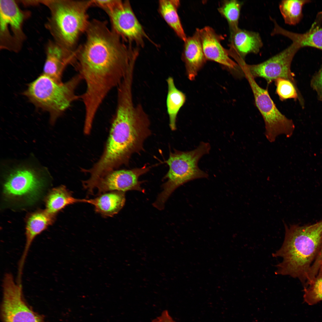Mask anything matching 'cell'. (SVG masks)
<instances>
[{
	"instance_id": "31",
	"label": "cell",
	"mask_w": 322,
	"mask_h": 322,
	"mask_svg": "<svg viewBox=\"0 0 322 322\" xmlns=\"http://www.w3.org/2000/svg\"><path fill=\"white\" fill-rule=\"evenodd\" d=\"M319 271H322V264L321 266L320 267V269H319Z\"/></svg>"
},
{
	"instance_id": "2",
	"label": "cell",
	"mask_w": 322,
	"mask_h": 322,
	"mask_svg": "<svg viewBox=\"0 0 322 322\" xmlns=\"http://www.w3.org/2000/svg\"><path fill=\"white\" fill-rule=\"evenodd\" d=\"M116 110L103 153L99 160L85 172L95 182L129 162L133 154L143 150L151 134L150 121L140 104L134 103L132 89L122 87L117 90Z\"/></svg>"
},
{
	"instance_id": "16",
	"label": "cell",
	"mask_w": 322,
	"mask_h": 322,
	"mask_svg": "<svg viewBox=\"0 0 322 322\" xmlns=\"http://www.w3.org/2000/svg\"><path fill=\"white\" fill-rule=\"evenodd\" d=\"M46 53L42 73L57 82H62L63 72L68 65L73 64L74 55L67 54L54 41H49L46 45Z\"/></svg>"
},
{
	"instance_id": "9",
	"label": "cell",
	"mask_w": 322,
	"mask_h": 322,
	"mask_svg": "<svg viewBox=\"0 0 322 322\" xmlns=\"http://www.w3.org/2000/svg\"><path fill=\"white\" fill-rule=\"evenodd\" d=\"M30 15V12L20 8L16 1H0L1 49L15 52L21 50L26 38L23 25Z\"/></svg>"
},
{
	"instance_id": "3",
	"label": "cell",
	"mask_w": 322,
	"mask_h": 322,
	"mask_svg": "<svg viewBox=\"0 0 322 322\" xmlns=\"http://www.w3.org/2000/svg\"><path fill=\"white\" fill-rule=\"evenodd\" d=\"M284 239L272 256L282 258L276 265V275L297 278L305 285L309 269L322 245V220L313 224L285 225Z\"/></svg>"
},
{
	"instance_id": "6",
	"label": "cell",
	"mask_w": 322,
	"mask_h": 322,
	"mask_svg": "<svg viewBox=\"0 0 322 322\" xmlns=\"http://www.w3.org/2000/svg\"><path fill=\"white\" fill-rule=\"evenodd\" d=\"M210 149L209 143L202 141L193 150H175L170 153L166 161L169 169L164 178L167 180L162 185V191L153 204L155 208L162 209L169 196L181 185L194 179L208 177V174L199 168L198 163L204 155L209 153Z\"/></svg>"
},
{
	"instance_id": "10",
	"label": "cell",
	"mask_w": 322,
	"mask_h": 322,
	"mask_svg": "<svg viewBox=\"0 0 322 322\" xmlns=\"http://www.w3.org/2000/svg\"><path fill=\"white\" fill-rule=\"evenodd\" d=\"M2 284V322H45L43 316L35 312L27 303L22 285L15 281L11 273L5 274Z\"/></svg>"
},
{
	"instance_id": "13",
	"label": "cell",
	"mask_w": 322,
	"mask_h": 322,
	"mask_svg": "<svg viewBox=\"0 0 322 322\" xmlns=\"http://www.w3.org/2000/svg\"><path fill=\"white\" fill-rule=\"evenodd\" d=\"M149 169V167L145 165L142 167L131 170L113 171L97 182L94 186L93 191L95 189L97 190V195L114 191L125 192L134 190L143 192L139 178Z\"/></svg>"
},
{
	"instance_id": "30",
	"label": "cell",
	"mask_w": 322,
	"mask_h": 322,
	"mask_svg": "<svg viewBox=\"0 0 322 322\" xmlns=\"http://www.w3.org/2000/svg\"><path fill=\"white\" fill-rule=\"evenodd\" d=\"M320 254L321 255H322V245L320 251Z\"/></svg>"
},
{
	"instance_id": "5",
	"label": "cell",
	"mask_w": 322,
	"mask_h": 322,
	"mask_svg": "<svg viewBox=\"0 0 322 322\" xmlns=\"http://www.w3.org/2000/svg\"><path fill=\"white\" fill-rule=\"evenodd\" d=\"M82 80L78 73L68 81L60 83L42 73L29 84L24 95L36 107L48 112L50 123L53 124L80 98L76 90Z\"/></svg>"
},
{
	"instance_id": "21",
	"label": "cell",
	"mask_w": 322,
	"mask_h": 322,
	"mask_svg": "<svg viewBox=\"0 0 322 322\" xmlns=\"http://www.w3.org/2000/svg\"><path fill=\"white\" fill-rule=\"evenodd\" d=\"M166 81L168 87L166 99L167 110L170 127L171 130L174 131L177 129L178 114L185 102L186 97L183 93L176 87L172 77H168Z\"/></svg>"
},
{
	"instance_id": "4",
	"label": "cell",
	"mask_w": 322,
	"mask_h": 322,
	"mask_svg": "<svg viewBox=\"0 0 322 322\" xmlns=\"http://www.w3.org/2000/svg\"><path fill=\"white\" fill-rule=\"evenodd\" d=\"M40 3L49 9L50 16L45 24L54 41L64 51L72 54L80 35L89 21L87 11L92 0H43Z\"/></svg>"
},
{
	"instance_id": "25",
	"label": "cell",
	"mask_w": 322,
	"mask_h": 322,
	"mask_svg": "<svg viewBox=\"0 0 322 322\" xmlns=\"http://www.w3.org/2000/svg\"><path fill=\"white\" fill-rule=\"evenodd\" d=\"M243 3L236 0L224 1L218 9L219 12L227 20L230 32L239 28L240 12Z\"/></svg>"
},
{
	"instance_id": "12",
	"label": "cell",
	"mask_w": 322,
	"mask_h": 322,
	"mask_svg": "<svg viewBox=\"0 0 322 322\" xmlns=\"http://www.w3.org/2000/svg\"><path fill=\"white\" fill-rule=\"evenodd\" d=\"M44 181L35 171L26 168L16 169L10 173L3 185V193L8 199L33 201L44 187Z\"/></svg>"
},
{
	"instance_id": "15",
	"label": "cell",
	"mask_w": 322,
	"mask_h": 322,
	"mask_svg": "<svg viewBox=\"0 0 322 322\" xmlns=\"http://www.w3.org/2000/svg\"><path fill=\"white\" fill-rule=\"evenodd\" d=\"M55 215L45 209L33 212L28 217L25 228L26 242L18 264L19 273L23 272L25 262L32 242L37 236L53 223Z\"/></svg>"
},
{
	"instance_id": "17",
	"label": "cell",
	"mask_w": 322,
	"mask_h": 322,
	"mask_svg": "<svg viewBox=\"0 0 322 322\" xmlns=\"http://www.w3.org/2000/svg\"><path fill=\"white\" fill-rule=\"evenodd\" d=\"M231 47L236 55L234 58L238 63L244 61L247 55L258 54L263 46L259 34L238 28L230 32Z\"/></svg>"
},
{
	"instance_id": "11",
	"label": "cell",
	"mask_w": 322,
	"mask_h": 322,
	"mask_svg": "<svg viewBox=\"0 0 322 322\" xmlns=\"http://www.w3.org/2000/svg\"><path fill=\"white\" fill-rule=\"evenodd\" d=\"M301 48L297 43L292 42L285 49L263 62L252 65L244 62L240 66L243 72L254 78L262 77L269 83L278 78H284L297 87L291 67L295 54Z\"/></svg>"
},
{
	"instance_id": "24",
	"label": "cell",
	"mask_w": 322,
	"mask_h": 322,
	"mask_svg": "<svg viewBox=\"0 0 322 322\" xmlns=\"http://www.w3.org/2000/svg\"><path fill=\"white\" fill-rule=\"evenodd\" d=\"M309 0H285L281 1L279 9L285 24L295 25L299 23L303 17L302 8Z\"/></svg>"
},
{
	"instance_id": "28",
	"label": "cell",
	"mask_w": 322,
	"mask_h": 322,
	"mask_svg": "<svg viewBox=\"0 0 322 322\" xmlns=\"http://www.w3.org/2000/svg\"><path fill=\"white\" fill-rule=\"evenodd\" d=\"M310 85L316 93L318 100L322 101V66L312 77Z\"/></svg>"
},
{
	"instance_id": "27",
	"label": "cell",
	"mask_w": 322,
	"mask_h": 322,
	"mask_svg": "<svg viewBox=\"0 0 322 322\" xmlns=\"http://www.w3.org/2000/svg\"><path fill=\"white\" fill-rule=\"evenodd\" d=\"M303 291L304 300L309 305H313L322 301V271H318Z\"/></svg>"
},
{
	"instance_id": "1",
	"label": "cell",
	"mask_w": 322,
	"mask_h": 322,
	"mask_svg": "<svg viewBox=\"0 0 322 322\" xmlns=\"http://www.w3.org/2000/svg\"><path fill=\"white\" fill-rule=\"evenodd\" d=\"M85 32L86 40L75 49L73 64L86 84L83 104L96 109L135 66L139 47L125 41L105 21L93 19Z\"/></svg>"
},
{
	"instance_id": "20",
	"label": "cell",
	"mask_w": 322,
	"mask_h": 322,
	"mask_svg": "<svg viewBox=\"0 0 322 322\" xmlns=\"http://www.w3.org/2000/svg\"><path fill=\"white\" fill-rule=\"evenodd\" d=\"M125 202L124 192L114 191L106 192L91 199H85V203L92 205L95 211L104 217H112L117 214Z\"/></svg>"
},
{
	"instance_id": "22",
	"label": "cell",
	"mask_w": 322,
	"mask_h": 322,
	"mask_svg": "<svg viewBox=\"0 0 322 322\" xmlns=\"http://www.w3.org/2000/svg\"><path fill=\"white\" fill-rule=\"evenodd\" d=\"M85 199L74 197L71 192L64 185L52 189L45 199L46 210L52 214H56L66 206L79 202L85 203Z\"/></svg>"
},
{
	"instance_id": "14",
	"label": "cell",
	"mask_w": 322,
	"mask_h": 322,
	"mask_svg": "<svg viewBox=\"0 0 322 322\" xmlns=\"http://www.w3.org/2000/svg\"><path fill=\"white\" fill-rule=\"evenodd\" d=\"M198 30L203 52L207 60L212 61L230 69L237 70L241 68L232 60L229 54L221 43L222 37L211 27H205Z\"/></svg>"
},
{
	"instance_id": "18",
	"label": "cell",
	"mask_w": 322,
	"mask_h": 322,
	"mask_svg": "<svg viewBox=\"0 0 322 322\" xmlns=\"http://www.w3.org/2000/svg\"><path fill=\"white\" fill-rule=\"evenodd\" d=\"M182 59L185 64L187 74L190 80H193L207 60L204 55L198 30L184 42Z\"/></svg>"
},
{
	"instance_id": "23",
	"label": "cell",
	"mask_w": 322,
	"mask_h": 322,
	"mask_svg": "<svg viewBox=\"0 0 322 322\" xmlns=\"http://www.w3.org/2000/svg\"><path fill=\"white\" fill-rule=\"evenodd\" d=\"M179 5L178 0H161L159 2L158 10L167 24L179 37L185 42L187 37L177 13Z\"/></svg>"
},
{
	"instance_id": "26",
	"label": "cell",
	"mask_w": 322,
	"mask_h": 322,
	"mask_svg": "<svg viewBox=\"0 0 322 322\" xmlns=\"http://www.w3.org/2000/svg\"><path fill=\"white\" fill-rule=\"evenodd\" d=\"M275 81L276 86V91L281 100L292 98L296 100L298 99L302 107H304V100L298 88L292 82L283 78H278Z\"/></svg>"
},
{
	"instance_id": "19",
	"label": "cell",
	"mask_w": 322,
	"mask_h": 322,
	"mask_svg": "<svg viewBox=\"0 0 322 322\" xmlns=\"http://www.w3.org/2000/svg\"><path fill=\"white\" fill-rule=\"evenodd\" d=\"M276 33L297 43L301 48L309 47L322 50V11L318 13L310 29L305 33L291 32L280 26L277 28Z\"/></svg>"
},
{
	"instance_id": "7",
	"label": "cell",
	"mask_w": 322,
	"mask_h": 322,
	"mask_svg": "<svg viewBox=\"0 0 322 322\" xmlns=\"http://www.w3.org/2000/svg\"><path fill=\"white\" fill-rule=\"evenodd\" d=\"M244 73L253 92L256 106L264 120V134L267 139L273 143L280 135L291 137L295 128L292 120L280 112L267 90L260 86L248 73Z\"/></svg>"
},
{
	"instance_id": "29",
	"label": "cell",
	"mask_w": 322,
	"mask_h": 322,
	"mask_svg": "<svg viewBox=\"0 0 322 322\" xmlns=\"http://www.w3.org/2000/svg\"><path fill=\"white\" fill-rule=\"evenodd\" d=\"M152 322H175L169 315L168 311L164 310L161 315L154 319Z\"/></svg>"
},
{
	"instance_id": "8",
	"label": "cell",
	"mask_w": 322,
	"mask_h": 322,
	"mask_svg": "<svg viewBox=\"0 0 322 322\" xmlns=\"http://www.w3.org/2000/svg\"><path fill=\"white\" fill-rule=\"evenodd\" d=\"M103 9L110 20L112 29L126 42L143 47L148 38L129 0H107Z\"/></svg>"
}]
</instances>
